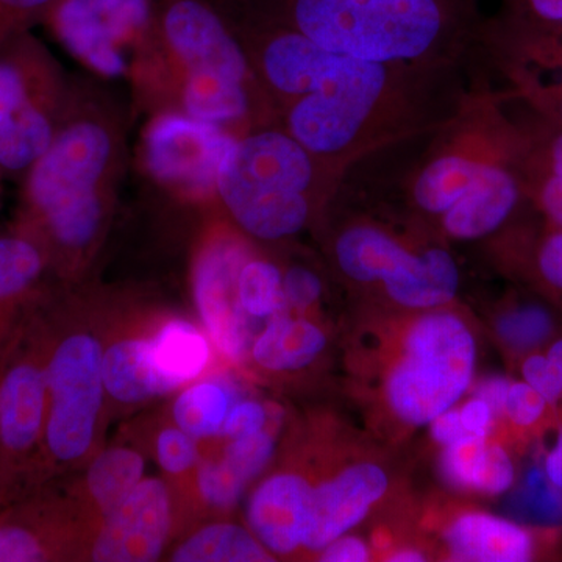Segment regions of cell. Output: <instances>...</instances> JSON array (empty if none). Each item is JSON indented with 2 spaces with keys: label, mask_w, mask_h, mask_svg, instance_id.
I'll return each instance as SVG.
<instances>
[{
  "label": "cell",
  "mask_w": 562,
  "mask_h": 562,
  "mask_svg": "<svg viewBox=\"0 0 562 562\" xmlns=\"http://www.w3.org/2000/svg\"><path fill=\"white\" fill-rule=\"evenodd\" d=\"M251 239L232 222L211 225L195 249L191 291L195 312L222 362L233 369L249 366L254 321L238 301L239 269L254 251Z\"/></svg>",
  "instance_id": "4fadbf2b"
},
{
  "label": "cell",
  "mask_w": 562,
  "mask_h": 562,
  "mask_svg": "<svg viewBox=\"0 0 562 562\" xmlns=\"http://www.w3.org/2000/svg\"><path fill=\"white\" fill-rule=\"evenodd\" d=\"M328 347V335L312 316L283 313L266 322L251 342L249 364L269 375L312 368Z\"/></svg>",
  "instance_id": "d4e9b609"
},
{
  "label": "cell",
  "mask_w": 562,
  "mask_h": 562,
  "mask_svg": "<svg viewBox=\"0 0 562 562\" xmlns=\"http://www.w3.org/2000/svg\"><path fill=\"white\" fill-rule=\"evenodd\" d=\"M428 425H430L432 441L439 443L442 449L443 447L450 446V443L460 441V439L465 438V436H471L468 435V431L462 427L460 408H454V406L439 414V416L435 417Z\"/></svg>",
  "instance_id": "7bdbcfd3"
},
{
  "label": "cell",
  "mask_w": 562,
  "mask_h": 562,
  "mask_svg": "<svg viewBox=\"0 0 562 562\" xmlns=\"http://www.w3.org/2000/svg\"><path fill=\"white\" fill-rule=\"evenodd\" d=\"M133 70L143 81L161 74L160 110L171 102L168 110L232 135L279 122L241 41L214 0H157L154 36Z\"/></svg>",
  "instance_id": "3957f363"
},
{
  "label": "cell",
  "mask_w": 562,
  "mask_h": 562,
  "mask_svg": "<svg viewBox=\"0 0 562 562\" xmlns=\"http://www.w3.org/2000/svg\"><path fill=\"white\" fill-rule=\"evenodd\" d=\"M439 473L453 490L484 497L506 494L516 483V468L505 447L480 436L443 447Z\"/></svg>",
  "instance_id": "484cf974"
},
{
  "label": "cell",
  "mask_w": 562,
  "mask_h": 562,
  "mask_svg": "<svg viewBox=\"0 0 562 562\" xmlns=\"http://www.w3.org/2000/svg\"><path fill=\"white\" fill-rule=\"evenodd\" d=\"M509 262L536 286L562 302V231L519 236L508 249Z\"/></svg>",
  "instance_id": "4dcf8cb0"
},
{
  "label": "cell",
  "mask_w": 562,
  "mask_h": 562,
  "mask_svg": "<svg viewBox=\"0 0 562 562\" xmlns=\"http://www.w3.org/2000/svg\"><path fill=\"white\" fill-rule=\"evenodd\" d=\"M509 503L514 516L522 522L543 528L562 524V490L550 482L542 465H531L524 472Z\"/></svg>",
  "instance_id": "d6a6232c"
},
{
  "label": "cell",
  "mask_w": 562,
  "mask_h": 562,
  "mask_svg": "<svg viewBox=\"0 0 562 562\" xmlns=\"http://www.w3.org/2000/svg\"><path fill=\"white\" fill-rule=\"evenodd\" d=\"M111 299L57 283L49 297L47 417L41 483L81 471L111 420L102 358Z\"/></svg>",
  "instance_id": "5b68a950"
},
{
  "label": "cell",
  "mask_w": 562,
  "mask_h": 562,
  "mask_svg": "<svg viewBox=\"0 0 562 562\" xmlns=\"http://www.w3.org/2000/svg\"><path fill=\"white\" fill-rule=\"evenodd\" d=\"M54 0H0V49L35 25L43 24Z\"/></svg>",
  "instance_id": "8d00e7d4"
},
{
  "label": "cell",
  "mask_w": 562,
  "mask_h": 562,
  "mask_svg": "<svg viewBox=\"0 0 562 562\" xmlns=\"http://www.w3.org/2000/svg\"><path fill=\"white\" fill-rule=\"evenodd\" d=\"M514 103L520 125L519 172L525 203L541 217L542 227L562 231V127L516 98Z\"/></svg>",
  "instance_id": "7402d4cb"
},
{
  "label": "cell",
  "mask_w": 562,
  "mask_h": 562,
  "mask_svg": "<svg viewBox=\"0 0 562 562\" xmlns=\"http://www.w3.org/2000/svg\"><path fill=\"white\" fill-rule=\"evenodd\" d=\"M166 560L172 562H273L276 554L257 538L249 525L224 517L192 524L176 539Z\"/></svg>",
  "instance_id": "4316f807"
},
{
  "label": "cell",
  "mask_w": 562,
  "mask_h": 562,
  "mask_svg": "<svg viewBox=\"0 0 562 562\" xmlns=\"http://www.w3.org/2000/svg\"><path fill=\"white\" fill-rule=\"evenodd\" d=\"M495 331L506 349L513 353L528 355L552 339L553 314L541 303H516L501 314Z\"/></svg>",
  "instance_id": "1f68e13d"
},
{
  "label": "cell",
  "mask_w": 562,
  "mask_h": 562,
  "mask_svg": "<svg viewBox=\"0 0 562 562\" xmlns=\"http://www.w3.org/2000/svg\"><path fill=\"white\" fill-rule=\"evenodd\" d=\"M235 401V387L224 375H203L173 397L169 419L199 442L213 441Z\"/></svg>",
  "instance_id": "f1b7e54d"
},
{
  "label": "cell",
  "mask_w": 562,
  "mask_h": 562,
  "mask_svg": "<svg viewBox=\"0 0 562 562\" xmlns=\"http://www.w3.org/2000/svg\"><path fill=\"white\" fill-rule=\"evenodd\" d=\"M277 424L279 420L273 417L265 430L243 436V438L231 439V441H221L224 443H211V446L216 449L227 468L243 483L250 486L271 464L273 454H276L277 431H279Z\"/></svg>",
  "instance_id": "836d02e7"
},
{
  "label": "cell",
  "mask_w": 562,
  "mask_h": 562,
  "mask_svg": "<svg viewBox=\"0 0 562 562\" xmlns=\"http://www.w3.org/2000/svg\"><path fill=\"white\" fill-rule=\"evenodd\" d=\"M524 382L530 384L532 390L541 394L550 406H558L562 402V384L554 372L552 362L546 353L531 351L520 364Z\"/></svg>",
  "instance_id": "f35d334b"
},
{
  "label": "cell",
  "mask_w": 562,
  "mask_h": 562,
  "mask_svg": "<svg viewBox=\"0 0 562 562\" xmlns=\"http://www.w3.org/2000/svg\"><path fill=\"white\" fill-rule=\"evenodd\" d=\"M0 509H2V503H0Z\"/></svg>",
  "instance_id": "681fc988"
},
{
  "label": "cell",
  "mask_w": 562,
  "mask_h": 562,
  "mask_svg": "<svg viewBox=\"0 0 562 562\" xmlns=\"http://www.w3.org/2000/svg\"><path fill=\"white\" fill-rule=\"evenodd\" d=\"M314 484L301 465L288 464L269 473L251 491L247 525L277 560L302 552Z\"/></svg>",
  "instance_id": "ffe728a7"
},
{
  "label": "cell",
  "mask_w": 562,
  "mask_h": 562,
  "mask_svg": "<svg viewBox=\"0 0 562 562\" xmlns=\"http://www.w3.org/2000/svg\"><path fill=\"white\" fill-rule=\"evenodd\" d=\"M157 0H54L43 24L80 61L102 76H125L154 35Z\"/></svg>",
  "instance_id": "9a60e30c"
},
{
  "label": "cell",
  "mask_w": 562,
  "mask_h": 562,
  "mask_svg": "<svg viewBox=\"0 0 562 562\" xmlns=\"http://www.w3.org/2000/svg\"><path fill=\"white\" fill-rule=\"evenodd\" d=\"M283 288L288 313L301 316H312L324 294L321 277L303 265H292L283 269Z\"/></svg>",
  "instance_id": "d590c367"
},
{
  "label": "cell",
  "mask_w": 562,
  "mask_h": 562,
  "mask_svg": "<svg viewBox=\"0 0 562 562\" xmlns=\"http://www.w3.org/2000/svg\"><path fill=\"white\" fill-rule=\"evenodd\" d=\"M468 65L424 66L330 54L305 94L277 121L342 181L358 162L424 138L452 121L468 98Z\"/></svg>",
  "instance_id": "6da1fadb"
},
{
  "label": "cell",
  "mask_w": 562,
  "mask_h": 562,
  "mask_svg": "<svg viewBox=\"0 0 562 562\" xmlns=\"http://www.w3.org/2000/svg\"><path fill=\"white\" fill-rule=\"evenodd\" d=\"M376 395L390 419L424 427L471 390L476 344L460 314L449 308L413 312L375 357Z\"/></svg>",
  "instance_id": "9c48e42d"
},
{
  "label": "cell",
  "mask_w": 562,
  "mask_h": 562,
  "mask_svg": "<svg viewBox=\"0 0 562 562\" xmlns=\"http://www.w3.org/2000/svg\"><path fill=\"white\" fill-rule=\"evenodd\" d=\"M54 283L38 244L11 228L0 235V353Z\"/></svg>",
  "instance_id": "cb8c5ba5"
},
{
  "label": "cell",
  "mask_w": 562,
  "mask_h": 562,
  "mask_svg": "<svg viewBox=\"0 0 562 562\" xmlns=\"http://www.w3.org/2000/svg\"><path fill=\"white\" fill-rule=\"evenodd\" d=\"M542 468L550 482L562 490V427L558 428L552 447L543 457Z\"/></svg>",
  "instance_id": "f6af8a7d"
},
{
  "label": "cell",
  "mask_w": 562,
  "mask_h": 562,
  "mask_svg": "<svg viewBox=\"0 0 562 562\" xmlns=\"http://www.w3.org/2000/svg\"><path fill=\"white\" fill-rule=\"evenodd\" d=\"M236 290L243 312L254 322H268L279 314L288 313L283 269L255 249L239 269Z\"/></svg>",
  "instance_id": "f546056e"
},
{
  "label": "cell",
  "mask_w": 562,
  "mask_h": 562,
  "mask_svg": "<svg viewBox=\"0 0 562 562\" xmlns=\"http://www.w3.org/2000/svg\"><path fill=\"white\" fill-rule=\"evenodd\" d=\"M146 438L125 431L105 443L81 471L63 476L92 528L121 505L146 476Z\"/></svg>",
  "instance_id": "44dd1931"
},
{
  "label": "cell",
  "mask_w": 562,
  "mask_h": 562,
  "mask_svg": "<svg viewBox=\"0 0 562 562\" xmlns=\"http://www.w3.org/2000/svg\"><path fill=\"white\" fill-rule=\"evenodd\" d=\"M384 561L390 562H422L427 561V554L420 552L416 547H398L392 552L384 554Z\"/></svg>",
  "instance_id": "bcb514c9"
},
{
  "label": "cell",
  "mask_w": 562,
  "mask_h": 562,
  "mask_svg": "<svg viewBox=\"0 0 562 562\" xmlns=\"http://www.w3.org/2000/svg\"><path fill=\"white\" fill-rule=\"evenodd\" d=\"M99 91L74 81L57 135L21 180L11 225L38 244L63 286L83 283L105 243L124 179V116Z\"/></svg>",
  "instance_id": "7a4b0ae2"
},
{
  "label": "cell",
  "mask_w": 562,
  "mask_h": 562,
  "mask_svg": "<svg viewBox=\"0 0 562 562\" xmlns=\"http://www.w3.org/2000/svg\"><path fill=\"white\" fill-rule=\"evenodd\" d=\"M2 180H3V176H2V172H0V191H2Z\"/></svg>",
  "instance_id": "c3c4849f"
},
{
  "label": "cell",
  "mask_w": 562,
  "mask_h": 562,
  "mask_svg": "<svg viewBox=\"0 0 562 562\" xmlns=\"http://www.w3.org/2000/svg\"><path fill=\"white\" fill-rule=\"evenodd\" d=\"M333 54L379 63L469 65L479 0H236Z\"/></svg>",
  "instance_id": "277c9868"
},
{
  "label": "cell",
  "mask_w": 562,
  "mask_h": 562,
  "mask_svg": "<svg viewBox=\"0 0 562 562\" xmlns=\"http://www.w3.org/2000/svg\"><path fill=\"white\" fill-rule=\"evenodd\" d=\"M149 453L161 469L162 479L176 492L184 531L194 524V479L202 457V443L177 427L168 416L155 425Z\"/></svg>",
  "instance_id": "83f0119b"
},
{
  "label": "cell",
  "mask_w": 562,
  "mask_h": 562,
  "mask_svg": "<svg viewBox=\"0 0 562 562\" xmlns=\"http://www.w3.org/2000/svg\"><path fill=\"white\" fill-rule=\"evenodd\" d=\"M550 405L530 384L512 382L506 394L503 419L517 431H532L542 424L549 413Z\"/></svg>",
  "instance_id": "e575fe53"
},
{
  "label": "cell",
  "mask_w": 562,
  "mask_h": 562,
  "mask_svg": "<svg viewBox=\"0 0 562 562\" xmlns=\"http://www.w3.org/2000/svg\"><path fill=\"white\" fill-rule=\"evenodd\" d=\"M341 180L276 124L236 136L222 161L217 201L254 243L279 244L317 227Z\"/></svg>",
  "instance_id": "8992f818"
},
{
  "label": "cell",
  "mask_w": 562,
  "mask_h": 562,
  "mask_svg": "<svg viewBox=\"0 0 562 562\" xmlns=\"http://www.w3.org/2000/svg\"><path fill=\"white\" fill-rule=\"evenodd\" d=\"M74 80L46 44L22 33L0 49V172L22 180L57 135Z\"/></svg>",
  "instance_id": "8fae6325"
},
{
  "label": "cell",
  "mask_w": 562,
  "mask_h": 562,
  "mask_svg": "<svg viewBox=\"0 0 562 562\" xmlns=\"http://www.w3.org/2000/svg\"><path fill=\"white\" fill-rule=\"evenodd\" d=\"M460 416L462 427L468 435L480 436V438H491L498 422L491 406L476 395H472L469 401L462 403Z\"/></svg>",
  "instance_id": "b9f144b4"
},
{
  "label": "cell",
  "mask_w": 562,
  "mask_h": 562,
  "mask_svg": "<svg viewBox=\"0 0 562 562\" xmlns=\"http://www.w3.org/2000/svg\"><path fill=\"white\" fill-rule=\"evenodd\" d=\"M502 11L539 24L562 25V0H502Z\"/></svg>",
  "instance_id": "ab89813d"
},
{
  "label": "cell",
  "mask_w": 562,
  "mask_h": 562,
  "mask_svg": "<svg viewBox=\"0 0 562 562\" xmlns=\"http://www.w3.org/2000/svg\"><path fill=\"white\" fill-rule=\"evenodd\" d=\"M479 50L490 58L506 91L562 127V25L520 20L501 10L483 21Z\"/></svg>",
  "instance_id": "5bb4252c"
},
{
  "label": "cell",
  "mask_w": 562,
  "mask_h": 562,
  "mask_svg": "<svg viewBox=\"0 0 562 562\" xmlns=\"http://www.w3.org/2000/svg\"><path fill=\"white\" fill-rule=\"evenodd\" d=\"M325 247L344 281L406 312L446 308L460 291V266L446 239L414 211L405 224L344 211L328 224Z\"/></svg>",
  "instance_id": "52a82bcc"
},
{
  "label": "cell",
  "mask_w": 562,
  "mask_h": 562,
  "mask_svg": "<svg viewBox=\"0 0 562 562\" xmlns=\"http://www.w3.org/2000/svg\"><path fill=\"white\" fill-rule=\"evenodd\" d=\"M442 539L452 561L527 562L542 547L536 530L480 509H462L443 525Z\"/></svg>",
  "instance_id": "603a6c76"
},
{
  "label": "cell",
  "mask_w": 562,
  "mask_h": 562,
  "mask_svg": "<svg viewBox=\"0 0 562 562\" xmlns=\"http://www.w3.org/2000/svg\"><path fill=\"white\" fill-rule=\"evenodd\" d=\"M113 347L125 379L149 405L206 375L216 355L195 322L139 305L121 322Z\"/></svg>",
  "instance_id": "7c38bea8"
},
{
  "label": "cell",
  "mask_w": 562,
  "mask_h": 562,
  "mask_svg": "<svg viewBox=\"0 0 562 562\" xmlns=\"http://www.w3.org/2000/svg\"><path fill=\"white\" fill-rule=\"evenodd\" d=\"M183 531L176 492L162 476H144L92 535L83 561L154 562Z\"/></svg>",
  "instance_id": "ac0fdd59"
},
{
  "label": "cell",
  "mask_w": 562,
  "mask_h": 562,
  "mask_svg": "<svg viewBox=\"0 0 562 562\" xmlns=\"http://www.w3.org/2000/svg\"><path fill=\"white\" fill-rule=\"evenodd\" d=\"M546 355L549 361L552 362L554 372H557L558 379H560L562 384V338L553 341L552 346L547 349Z\"/></svg>",
  "instance_id": "7dc6e473"
},
{
  "label": "cell",
  "mask_w": 562,
  "mask_h": 562,
  "mask_svg": "<svg viewBox=\"0 0 562 562\" xmlns=\"http://www.w3.org/2000/svg\"><path fill=\"white\" fill-rule=\"evenodd\" d=\"M509 382L503 375L484 376L473 387V395L483 398L491 406L492 412L497 416V420H503V408H505L506 394H508Z\"/></svg>",
  "instance_id": "ee69618b"
},
{
  "label": "cell",
  "mask_w": 562,
  "mask_h": 562,
  "mask_svg": "<svg viewBox=\"0 0 562 562\" xmlns=\"http://www.w3.org/2000/svg\"><path fill=\"white\" fill-rule=\"evenodd\" d=\"M33 306L0 353V503L2 508L41 482L47 417L49 297Z\"/></svg>",
  "instance_id": "30bf717a"
},
{
  "label": "cell",
  "mask_w": 562,
  "mask_h": 562,
  "mask_svg": "<svg viewBox=\"0 0 562 562\" xmlns=\"http://www.w3.org/2000/svg\"><path fill=\"white\" fill-rule=\"evenodd\" d=\"M94 528L63 476L0 509V562L83 561Z\"/></svg>",
  "instance_id": "2e32d148"
},
{
  "label": "cell",
  "mask_w": 562,
  "mask_h": 562,
  "mask_svg": "<svg viewBox=\"0 0 562 562\" xmlns=\"http://www.w3.org/2000/svg\"><path fill=\"white\" fill-rule=\"evenodd\" d=\"M235 138L183 111L161 110L144 132V166L151 179L188 201L217 199L222 161Z\"/></svg>",
  "instance_id": "e0dca14e"
},
{
  "label": "cell",
  "mask_w": 562,
  "mask_h": 562,
  "mask_svg": "<svg viewBox=\"0 0 562 562\" xmlns=\"http://www.w3.org/2000/svg\"><path fill=\"white\" fill-rule=\"evenodd\" d=\"M316 557L322 562H366L371 561L372 552L364 539L346 532L325 546Z\"/></svg>",
  "instance_id": "60d3db41"
},
{
  "label": "cell",
  "mask_w": 562,
  "mask_h": 562,
  "mask_svg": "<svg viewBox=\"0 0 562 562\" xmlns=\"http://www.w3.org/2000/svg\"><path fill=\"white\" fill-rule=\"evenodd\" d=\"M273 412L257 398H236L222 425L221 435L213 441H231L265 430L273 420Z\"/></svg>",
  "instance_id": "74e56055"
},
{
  "label": "cell",
  "mask_w": 562,
  "mask_h": 562,
  "mask_svg": "<svg viewBox=\"0 0 562 562\" xmlns=\"http://www.w3.org/2000/svg\"><path fill=\"white\" fill-rule=\"evenodd\" d=\"M402 177V199L435 228L462 195L509 166H519L520 125L512 92L472 79L452 121L427 136Z\"/></svg>",
  "instance_id": "ba28073f"
},
{
  "label": "cell",
  "mask_w": 562,
  "mask_h": 562,
  "mask_svg": "<svg viewBox=\"0 0 562 562\" xmlns=\"http://www.w3.org/2000/svg\"><path fill=\"white\" fill-rule=\"evenodd\" d=\"M387 490L390 475L373 461L351 462L314 484L301 554L316 557L325 546L353 530Z\"/></svg>",
  "instance_id": "d6986e66"
}]
</instances>
